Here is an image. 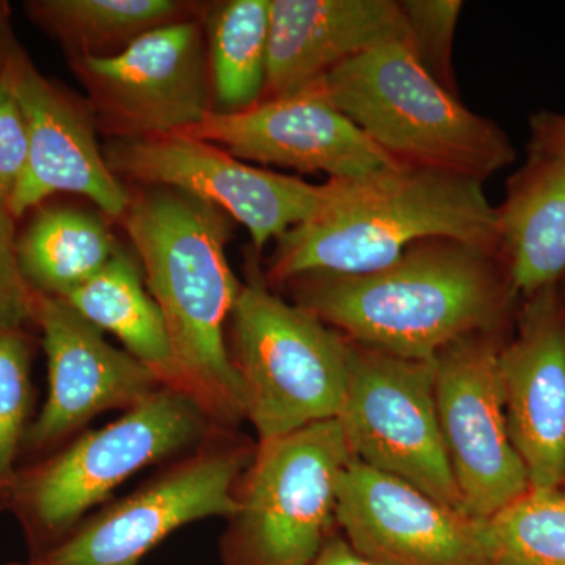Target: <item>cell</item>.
<instances>
[{
    "label": "cell",
    "mask_w": 565,
    "mask_h": 565,
    "mask_svg": "<svg viewBox=\"0 0 565 565\" xmlns=\"http://www.w3.org/2000/svg\"><path fill=\"white\" fill-rule=\"evenodd\" d=\"M352 459L329 419L258 441L222 535V565H313L332 537L337 492Z\"/></svg>",
    "instance_id": "cell-7"
},
{
    "label": "cell",
    "mask_w": 565,
    "mask_h": 565,
    "mask_svg": "<svg viewBox=\"0 0 565 565\" xmlns=\"http://www.w3.org/2000/svg\"><path fill=\"white\" fill-rule=\"evenodd\" d=\"M563 289H564V297H565V281L563 282ZM564 486H565V479H564Z\"/></svg>",
    "instance_id": "cell-31"
},
{
    "label": "cell",
    "mask_w": 565,
    "mask_h": 565,
    "mask_svg": "<svg viewBox=\"0 0 565 565\" xmlns=\"http://www.w3.org/2000/svg\"><path fill=\"white\" fill-rule=\"evenodd\" d=\"M96 125L118 140L172 136L203 121L212 84L206 35L185 20L145 33L109 57H71Z\"/></svg>",
    "instance_id": "cell-10"
},
{
    "label": "cell",
    "mask_w": 565,
    "mask_h": 565,
    "mask_svg": "<svg viewBox=\"0 0 565 565\" xmlns=\"http://www.w3.org/2000/svg\"><path fill=\"white\" fill-rule=\"evenodd\" d=\"M494 211L498 248L520 299L565 281V158L527 154Z\"/></svg>",
    "instance_id": "cell-19"
},
{
    "label": "cell",
    "mask_w": 565,
    "mask_h": 565,
    "mask_svg": "<svg viewBox=\"0 0 565 565\" xmlns=\"http://www.w3.org/2000/svg\"><path fill=\"white\" fill-rule=\"evenodd\" d=\"M32 321L46 352L50 393L25 435L31 455H52L96 416L131 411L163 386L136 356L107 343L103 330L63 297L33 291Z\"/></svg>",
    "instance_id": "cell-13"
},
{
    "label": "cell",
    "mask_w": 565,
    "mask_h": 565,
    "mask_svg": "<svg viewBox=\"0 0 565 565\" xmlns=\"http://www.w3.org/2000/svg\"><path fill=\"white\" fill-rule=\"evenodd\" d=\"M28 162V122L13 92L0 77V204L7 210Z\"/></svg>",
    "instance_id": "cell-28"
},
{
    "label": "cell",
    "mask_w": 565,
    "mask_h": 565,
    "mask_svg": "<svg viewBox=\"0 0 565 565\" xmlns=\"http://www.w3.org/2000/svg\"><path fill=\"white\" fill-rule=\"evenodd\" d=\"M0 77L28 122L29 162L9 203L20 218L57 192L79 193L110 217H122L131 195L99 151L92 109L79 106L35 68L0 7Z\"/></svg>",
    "instance_id": "cell-14"
},
{
    "label": "cell",
    "mask_w": 565,
    "mask_h": 565,
    "mask_svg": "<svg viewBox=\"0 0 565 565\" xmlns=\"http://www.w3.org/2000/svg\"><path fill=\"white\" fill-rule=\"evenodd\" d=\"M270 0H228L204 20L207 62L217 111L262 102L269 52Z\"/></svg>",
    "instance_id": "cell-23"
},
{
    "label": "cell",
    "mask_w": 565,
    "mask_h": 565,
    "mask_svg": "<svg viewBox=\"0 0 565 565\" xmlns=\"http://www.w3.org/2000/svg\"><path fill=\"white\" fill-rule=\"evenodd\" d=\"M313 565H377L360 556L348 541L334 531L332 537L322 546Z\"/></svg>",
    "instance_id": "cell-30"
},
{
    "label": "cell",
    "mask_w": 565,
    "mask_h": 565,
    "mask_svg": "<svg viewBox=\"0 0 565 565\" xmlns=\"http://www.w3.org/2000/svg\"><path fill=\"white\" fill-rule=\"evenodd\" d=\"M316 84L405 169L484 182L515 161L503 129L438 84L405 41L363 52Z\"/></svg>",
    "instance_id": "cell-4"
},
{
    "label": "cell",
    "mask_w": 565,
    "mask_h": 565,
    "mask_svg": "<svg viewBox=\"0 0 565 565\" xmlns=\"http://www.w3.org/2000/svg\"><path fill=\"white\" fill-rule=\"evenodd\" d=\"M478 531L492 565H565V486L530 487Z\"/></svg>",
    "instance_id": "cell-24"
},
{
    "label": "cell",
    "mask_w": 565,
    "mask_h": 565,
    "mask_svg": "<svg viewBox=\"0 0 565 565\" xmlns=\"http://www.w3.org/2000/svg\"><path fill=\"white\" fill-rule=\"evenodd\" d=\"M17 243L13 215L0 204V332L32 321L33 289L22 277Z\"/></svg>",
    "instance_id": "cell-27"
},
{
    "label": "cell",
    "mask_w": 565,
    "mask_h": 565,
    "mask_svg": "<svg viewBox=\"0 0 565 565\" xmlns=\"http://www.w3.org/2000/svg\"><path fill=\"white\" fill-rule=\"evenodd\" d=\"M408 46L438 84L457 95L455 35L463 3L460 0H404Z\"/></svg>",
    "instance_id": "cell-26"
},
{
    "label": "cell",
    "mask_w": 565,
    "mask_h": 565,
    "mask_svg": "<svg viewBox=\"0 0 565 565\" xmlns=\"http://www.w3.org/2000/svg\"><path fill=\"white\" fill-rule=\"evenodd\" d=\"M28 6L71 57H109L145 33L192 20V7L177 0H40Z\"/></svg>",
    "instance_id": "cell-22"
},
{
    "label": "cell",
    "mask_w": 565,
    "mask_h": 565,
    "mask_svg": "<svg viewBox=\"0 0 565 565\" xmlns=\"http://www.w3.org/2000/svg\"><path fill=\"white\" fill-rule=\"evenodd\" d=\"M104 158L115 177L174 189L218 207L248 230L256 253L308 221L326 195V184L256 169L184 134L117 140Z\"/></svg>",
    "instance_id": "cell-12"
},
{
    "label": "cell",
    "mask_w": 565,
    "mask_h": 565,
    "mask_svg": "<svg viewBox=\"0 0 565 565\" xmlns=\"http://www.w3.org/2000/svg\"><path fill=\"white\" fill-rule=\"evenodd\" d=\"M334 520L348 544L377 565H492L478 520L353 457L338 486Z\"/></svg>",
    "instance_id": "cell-16"
},
{
    "label": "cell",
    "mask_w": 565,
    "mask_h": 565,
    "mask_svg": "<svg viewBox=\"0 0 565 565\" xmlns=\"http://www.w3.org/2000/svg\"><path fill=\"white\" fill-rule=\"evenodd\" d=\"M426 239L500 253L482 182L405 167L329 180L316 214L278 237L264 277L273 288L303 275L377 273Z\"/></svg>",
    "instance_id": "cell-3"
},
{
    "label": "cell",
    "mask_w": 565,
    "mask_h": 565,
    "mask_svg": "<svg viewBox=\"0 0 565 565\" xmlns=\"http://www.w3.org/2000/svg\"><path fill=\"white\" fill-rule=\"evenodd\" d=\"M9 565H31V564H9Z\"/></svg>",
    "instance_id": "cell-32"
},
{
    "label": "cell",
    "mask_w": 565,
    "mask_h": 565,
    "mask_svg": "<svg viewBox=\"0 0 565 565\" xmlns=\"http://www.w3.org/2000/svg\"><path fill=\"white\" fill-rule=\"evenodd\" d=\"M217 430L225 429L191 396L163 385L114 423L20 468L9 511L20 520L31 561L61 544L134 475L184 456Z\"/></svg>",
    "instance_id": "cell-5"
},
{
    "label": "cell",
    "mask_w": 565,
    "mask_h": 565,
    "mask_svg": "<svg viewBox=\"0 0 565 565\" xmlns=\"http://www.w3.org/2000/svg\"><path fill=\"white\" fill-rule=\"evenodd\" d=\"M118 247L102 218L68 207L41 211L17 243L33 291L66 297L99 273Z\"/></svg>",
    "instance_id": "cell-21"
},
{
    "label": "cell",
    "mask_w": 565,
    "mask_h": 565,
    "mask_svg": "<svg viewBox=\"0 0 565 565\" xmlns=\"http://www.w3.org/2000/svg\"><path fill=\"white\" fill-rule=\"evenodd\" d=\"M393 41L408 43L401 2L270 0L262 102L302 92L344 62Z\"/></svg>",
    "instance_id": "cell-18"
},
{
    "label": "cell",
    "mask_w": 565,
    "mask_h": 565,
    "mask_svg": "<svg viewBox=\"0 0 565 565\" xmlns=\"http://www.w3.org/2000/svg\"><path fill=\"white\" fill-rule=\"evenodd\" d=\"M508 330L460 338L435 356L438 424L465 515L484 520L530 489L509 437L498 356Z\"/></svg>",
    "instance_id": "cell-11"
},
{
    "label": "cell",
    "mask_w": 565,
    "mask_h": 565,
    "mask_svg": "<svg viewBox=\"0 0 565 565\" xmlns=\"http://www.w3.org/2000/svg\"><path fill=\"white\" fill-rule=\"evenodd\" d=\"M237 159L349 180L401 169L327 99L318 84L241 111L212 110L181 132Z\"/></svg>",
    "instance_id": "cell-15"
},
{
    "label": "cell",
    "mask_w": 565,
    "mask_h": 565,
    "mask_svg": "<svg viewBox=\"0 0 565 565\" xmlns=\"http://www.w3.org/2000/svg\"><path fill=\"white\" fill-rule=\"evenodd\" d=\"M122 222L166 321L178 390L215 426L237 430L244 394L225 332L241 282L226 258L228 215L189 193L151 188L131 199Z\"/></svg>",
    "instance_id": "cell-2"
},
{
    "label": "cell",
    "mask_w": 565,
    "mask_h": 565,
    "mask_svg": "<svg viewBox=\"0 0 565 565\" xmlns=\"http://www.w3.org/2000/svg\"><path fill=\"white\" fill-rule=\"evenodd\" d=\"M256 445L237 430H217L163 465L139 489L85 516L31 565H140L174 531L210 516L230 519Z\"/></svg>",
    "instance_id": "cell-8"
},
{
    "label": "cell",
    "mask_w": 565,
    "mask_h": 565,
    "mask_svg": "<svg viewBox=\"0 0 565 565\" xmlns=\"http://www.w3.org/2000/svg\"><path fill=\"white\" fill-rule=\"evenodd\" d=\"M527 154L565 158V114L539 111L530 118Z\"/></svg>",
    "instance_id": "cell-29"
},
{
    "label": "cell",
    "mask_w": 565,
    "mask_h": 565,
    "mask_svg": "<svg viewBox=\"0 0 565 565\" xmlns=\"http://www.w3.org/2000/svg\"><path fill=\"white\" fill-rule=\"evenodd\" d=\"M32 349L24 330L0 332V511H9L17 486L18 457L32 415Z\"/></svg>",
    "instance_id": "cell-25"
},
{
    "label": "cell",
    "mask_w": 565,
    "mask_h": 565,
    "mask_svg": "<svg viewBox=\"0 0 565 565\" xmlns=\"http://www.w3.org/2000/svg\"><path fill=\"white\" fill-rule=\"evenodd\" d=\"M63 299L93 326L115 334L163 385L178 390L166 321L131 256L118 248L98 274Z\"/></svg>",
    "instance_id": "cell-20"
},
{
    "label": "cell",
    "mask_w": 565,
    "mask_h": 565,
    "mask_svg": "<svg viewBox=\"0 0 565 565\" xmlns=\"http://www.w3.org/2000/svg\"><path fill=\"white\" fill-rule=\"evenodd\" d=\"M230 323L228 352L258 441L340 416L351 340L273 292L255 256H248Z\"/></svg>",
    "instance_id": "cell-6"
},
{
    "label": "cell",
    "mask_w": 565,
    "mask_h": 565,
    "mask_svg": "<svg viewBox=\"0 0 565 565\" xmlns=\"http://www.w3.org/2000/svg\"><path fill=\"white\" fill-rule=\"evenodd\" d=\"M286 285L296 305L353 343L423 362L467 334L508 330L520 300L500 253L452 239L416 243L377 273Z\"/></svg>",
    "instance_id": "cell-1"
},
{
    "label": "cell",
    "mask_w": 565,
    "mask_h": 565,
    "mask_svg": "<svg viewBox=\"0 0 565 565\" xmlns=\"http://www.w3.org/2000/svg\"><path fill=\"white\" fill-rule=\"evenodd\" d=\"M351 379L338 422L353 459L462 512L446 455L435 360L403 359L351 341Z\"/></svg>",
    "instance_id": "cell-9"
},
{
    "label": "cell",
    "mask_w": 565,
    "mask_h": 565,
    "mask_svg": "<svg viewBox=\"0 0 565 565\" xmlns=\"http://www.w3.org/2000/svg\"><path fill=\"white\" fill-rule=\"evenodd\" d=\"M563 282L523 299L515 332L498 356L509 437L531 487H559L565 479Z\"/></svg>",
    "instance_id": "cell-17"
}]
</instances>
